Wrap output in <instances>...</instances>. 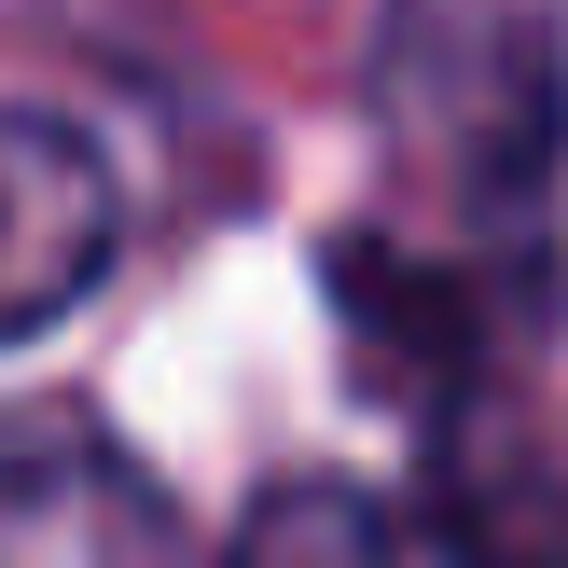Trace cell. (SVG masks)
Masks as SVG:
<instances>
[{"label":"cell","instance_id":"3","mask_svg":"<svg viewBox=\"0 0 568 568\" xmlns=\"http://www.w3.org/2000/svg\"><path fill=\"white\" fill-rule=\"evenodd\" d=\"M125 250V181L70 111H0V347H42Z\"/></svg>","mask_w":568,"mask_h":568},{"label":"cell","instance_id":"4","mask_svg":"<svg viewBox=\"0 0 568 568\" xmlns=\"http://www.w3.org/2000/svg\"><path fill=\"white\" fill-rule=\"evenodd\" d=\"M430 541L458 568H568V444L458 388L430 430Z\"/></svg>","mask_w":568,"mask_h":568},{"label":"cell","instance_id":"1","mask_svg":"<svg viewBox=\"0 0 568 568\" xmlns=\"http://www.w3.org/2000/svg\"><path fill=\"white\" fill-rule=\"evenodd\" d=\"M375 125L458 209H541L568 153V42L541 0H388L375 14Z\"/></svg>","mask_w":568,"mask_h":568},{"label":"cell","instance_id":"2","mask_svg":"<svg viewBox=\"0 0 568 568\" xmlns=\"http://www.w3.org/2000/svg\"><path fill=\"white\" fill-rule=\"evenodd\" d=\"M0 568H181L166 486L98 416H0Z\"/></svg>","mask_w":568,"mask_h":568},{"label":"cell","instance_id":"6","mask_svg":"<svg viewBox=\"0 0 568 568\" xmlns=\"http://www.w3.org/2000/svg\"><path fill=\"white\" fill-rule=\"evenodd\" d=\"M222 568H403V514L375 486H347V471H277L236 514Z\"/></svg>","mask_w":568,"mask_h":568},{"label":"cell","instance_id":"5","mask_svg":"<svg viewBox=\"0 0 568 568\" xmlns=\"http://www.w3.org/2000/svg\"><path fill=\"white\" fill-rule=\"evenodd\" d=\"M320 277H333V320L375 347V375H403L416 403H458V388H471V292H458V277H430L416 250H388V236H333ZM403 388H388V403H403Z\"/></svg>","mask_w":568,"mask_h":568}]
</instances>
